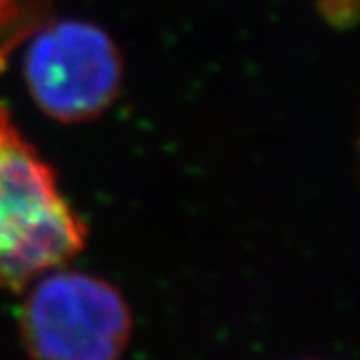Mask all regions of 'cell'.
I'll use <instances>...</instances> for the list:
<instances>
[{"instance_id":"1","label":"cell","mask_w":360,"mask_h":360,"mask_svg":"<svg viewBox=\"0 0 360 360\" xmlns=\"http://www.w3.org/2000/svg\"><path fill=\"white\" fill-rule=\"evenodd\" d=\"M87 228L61 195L57 176L7 117L0 122V287L27 289L72 261Z\"/></svg>"},{"instance_id":"2","label":"cell","mask_w":360,"mask_h":360,"mask_svg":"<svg viewBox=\"0 0 360 360\" xmlns=\"http://www.w3.org/2000/svg\"><path fill=\"white\" fill-rule=\"evenodd\" d=\"M33 282L20 313V334L31 360L122 358L133 317L111 282L53 269Z\"/></svg>"},{"instance_id":"3","label":"cell","mask_w":360,"mask_h":360,"mask_svg":"<svg viewBox=\"0 0 360 360\" xmlns=\"http://www.w3.org/2000/svg\"><path fill=\"white\" fill-rule=\"evenodd\" d=\"M24 79L35 105L74 124L105 113L120 94L122 55L100 27L83 20L39 24L31 33Z\"/></svg>"},{"instance_id":"4","label":"cell","mask_w":360,"mask_h":360,"mask_svg":"<svg viewBox=\"0 0 360 360\" xmlns=\"http://www.w3.org/2000/svg\"><path fill=\"white\" fill-rule=\"evenodd\" d=\"M31 31L29 15L20 5V0H0V70L5 65V55ZM7 111L0 107V122H3Z\"/></svg>"}]
</instances>
